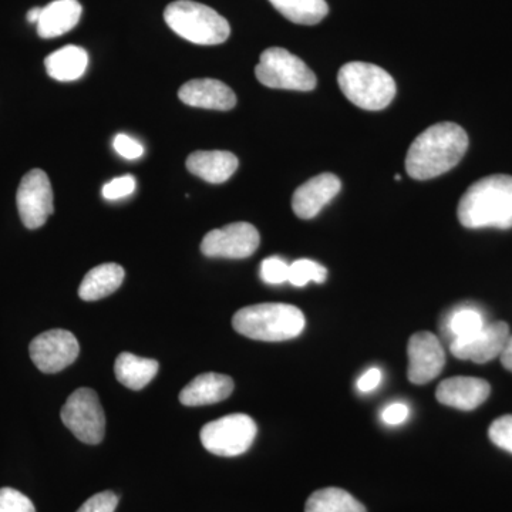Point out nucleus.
Returning a JSON list of instances; mask_svg holds the SVG:
<instances>
[{
	"label": "nucleus",
	"mask_w": 512,
	"mask_h": 512,
	"mask_svg": "<svg viewBox=\"0 0 512 512\" xmlns=\"http://www.w3.org/2000/svg\"><path fill=\"white\" fill-rule=\"evenodd\" d=\"M160 369L157 360L138 357L133 353H120L114 372L117 380L130 390H141L156 377Z\"/></svg>",
	"instance_id": "4be33fe9"
},
{
	"label": "nucleus",
	"mask_w": 512,
	"mask_h": 512,
	"mask_svg": "<svg viewBox=\"0 0 512 512\" xmlns=\"http://www.w3.org/2000/svg\"><path fill=\"white\" fill-rule=\"evenodd\" d=\"M0 512H36L30 498L15 488H0Z\"/></svg>",
	"instance_id": "bb28decb"
},
{
	"label": "nucleus",
	"mask_w": 512,
	"mask_h": 512,
	"mask_svg": "<svg viewBox=\"0 0 512 512\" xmlns=\"http://www.w3.org/2000/svg\"><path fill=\"white\" fill-rule=\"evenodd\" d=\"M20 220L28 229L43 227L55 211L53 190L49 177L43 170H30L20 181L18 195Z\"/></svg>",
	"instance_id": "1a4fd4ad"
},
{
	"label": "nucleus",
	"mask_w": 512,
	"mask_h": 512,
	"mask_svg": "<svg viewBox=\"0 0 512 512\" xmlns=\"http://www.w3.org/2000/svg\"><path fill=\"white\" fill-rule=\"evenodd\" d=\"M289 265L279 256L266 258L261 265V278L265 284L281 285L288 282Z\"/></svg>",
	"instance_id": "cd10ccee"
},
{
	"label": "nucleus",
	"mask_w": 512,
	"mask_h": 512,
	"mask_svg": "<svg viewBox=\"0 0 512 512\" xmlns=\"http://www.w3.org/2000/svg\"><path fill=\"white\" fill-rule=\"evenodd\" d=\"M124 276H126V272H124L123 266L117 264L96 266L84 276L79 288V296L87 302L100 301L120 288Z\"/></svg>",
	"instance_id": "412c9836"
},
{
	"label": "nucleus",
	"mask_w": 512,
	"mask_h": 512,
	"mask_svg": "<svg viewBox=\"0 0 512 512\" xmlns=\"http://www.w3.org/2000/svg\"><path fill=\"white\" fill-rule=\"evenodd\" d=\"M83 8L77 0H55L42 8L37 33L42 39H55L79 25Z\"/></svg>",
	"instance_id": "6ab92c4d"
},
{
	"label": "nucleus",
	"mask_w": 512,
	"mask_h": 512,
	"mask_svg": "<svg viewBox=\"0 0 512 512\" xmlns=\"http://www.w3.org/2000/svg\"><path fill=\"white\" fill-rule=\"evenodd\" d=\"M237 156L229 151H195L187 158V170L210 184L228 181L238 170Z\"/></svg>",
	"instance_id": "a211bd4d"
},
{
	"label": "nucleus",
	"mask_w": 512,
	"mask_h": 512,
	"mask_svg": "<svg viewBox=\"0 0 512 512\" xmlns=\"http://www.w3.org/2000/svg\"><path fill=\"white\" fill-rule=\"evenodd\" d=\"M168 28L194 45H221L231 35L228 20L210 6L192 0H177L164 10Z\"/></svg>",
	"instance_id": "20e7f679"
},
{
	"label": "nucleus",
	"mask_w": 512,
	"mask_h": 512,
	"mask_svg": "<svg viewBox=\"0 0 512 512\" xmlns=\"http://www.w3.org/2000/svg\"><path fill=\"white\" fill-rule=\"evenodd\" d=\"M338 83L342 93L363 110L386 109L396 96V83L376 64L352 62L340 67Z\"/></svg>",
	"instance_id": "39448f33"
},
{
	"label": "nucleus",
	"mask_w": 512,
	"mask_h": 512,
	"mask_svg": "<svg viewBox=\"0 0 512 512\" xmlns=\"http://www.w3.org/2000/svg\"><path fill=\"white\" fill-rule=\"evenodd\" d=\"M410 410L407 404L392 403L383 410L382 419L389 426H399L409 419Z\"/></svg>",
	"instance_id": "473e14b6"
},
{
	"label": "nucleus",
	"mask_w": 512,
	"mask_h": 512,
	"mask_svg": "<svg viewBox=\"0 0 512 512\" xmlns=\"http://www.w3.org/2000/svg\"><path fill=\"white\" fill-rule=\"evenodd\" d=\"M46 72L57 82H74L86 73L89 55L83 47L69 45L46 57Z\"/></svg>",
	"instance_id": "aec40b11"
},
{
	"label": "nucleus",
	"mask_w": 512,
	"mask_h": 512,
	"mask_svg": "<svg viewBox=\"0 0 512 512\" xmlns=\"http://www.w3.org/2000/svg\"><path fill=\"white\" fill-rule=\"evenodd\" d=\"M119 505V497L113 491L93 495L77 512H114Z\"/></svg>",
	"instance_id": "7c9ffc66"
},
{
	"label": "nucleus",
	"mask_w": 512,
	"mask_h": 512,
	"mask_svg": "<svg viewBox=\"0 0 512 512\" xmlns=\"http://www.w3.org/2000/svg\"><path fill=\"white\" fill-rule=\"evenodd\" d=\"M487 325L484 313L477 306H458L446 320V330L450 343L456 340H466L480 332Z\"/></svg>",
	"instance_id": "393cba45"
},
{
	"label": "nucleus",
	"mask_w": 512,
	"mask_h": 512,
	"mask_svg": "<svg viewBox=\"0 0 512 512\" xmlns=\"http://www.w3.org/2000/svg\"><path fill=\"white\" fill-rule=\"evenodd\" d=\"M488 436L495 446L512 454V416H503L491 424Z\"/></svg>",
	"instance_id": "c756f323"
},
{
	"label": "nucleus",
	"mask_w": 512,
	"mask_h": 512,
	"mask_svg": "<svg viewBox=\"0 0 512 512\" xmlns=\"http://www.w3.org/2000/svg\"><path fill=\"white\" fill-rule=\"evenodd\" d=\"M286 19L296 25H318L329 13L325 0H269Z\"/></svg>",
	"instance_id": "b1692460"
},
{
	"label": "nucleus",
	"mask_w": 512,
	"mask_h": 512,
	"mask_svg": "<svg viewBox=\"0 0 512 512\" xmlns=\"http://www.w3.org/2000/svg\"><path fill=\"white\" fill-rule=\"evenodd\" d=\"M113 147L119 156L127 158V160H137L144 154L143 144L127 134H117L114 137Z\"/></svg>",
	"instance_id": "2f4dec72"
},
{
	"label": "nucleus",
	"mask_w": 512,
	"mask_h": 512,
	"mask_svg": "<svg viewBox=\"0 0 512 512\" xmlns=\"http://www.w3.org/2000/svg\"><path fill=\"white\" fill-rule=\"evenodd\" d=\"M342 183L335 174L323 173L302 184L292 197V210L302 220H312L339 194Z\"/></svg>",
	"instance_id": "4468645a"
},
{
	"label": "nucleus",
	"mask_w": 512,
	"mask_h": 512,
	"mask_svg": "<svg viewBox=\"0 0 512 512\" xmlns=\"http://www.w3.org/2000/svg\"><path fill=\"white\" fill-rule=\"evenodd\" d=\"M234 392V380L220 373H204L195 377L180 393L184 406L198 407L224 402Z\"/></svg>",
	"instance_id": "f3484780"
},
{
	"label": "nucleus",
	"mask_w": 512,
	"mask_h": 512,
	"mask_svg": "<svg viewBox=\"0 0 512 512\" xmlns=\"http://www.w3.org/2000/svg\"><path fill=\"white\" fill-rule=\"evenodd\" d=\"M457 215L461 225L470 229L512 228L511 175H490L471 185Z\"/></svg>",
	"instance_id": "f03ea898"
},
{
	"label": "nucleus",
	"mask_w": 512,
	"mask_h": 512,
	"mask_svg": "<svg viewBox=\"0 0 512 512\" xmlns=\"http://www.w3.org/2000/svg\"><path fill=\"white\" fill-rule=\"evenodd\" d=\"M326 278H328V269L311 259H298L289 265L288 282L298 288L308 285L309 282L323 284Z\"/></svg>",
	"instance_id": "a878e982"
},
{
	"label": "nucleus",
	"mask_w": 512,
	"mask_h": 512,
	"mask_svg": "<svg viewBox=\"0 0 512 512\" xmlns=\"http://www.w3.org/2000/svg\"><path fill=\"white\" fill-rule=\"evenodd\" d=\"M136 187V178H134L133 175H123V177L114 178V180L104 184L101 194H103L106 200L116 201L133 194Z\"/></svg>",
	"instance_id": "c85d7f7f"
},
{
	"label": "nucleus",
	"mask_w": 512,
	"mask_h": 512,
	"mask_svg": "<svg viewBox=\"0 0 512 512\" xmlns=\"http://www.w3.org/2000/svg\"><path fill=\"white\" fill-rule=\"evenodd\" d=\"M510 338V326L505 322L487 323L480 332L466 340L450 343V350L457 359L471 360L483 365L503 353L505 343Z\"/></svg>",
	"instance_id": "ddd939ff"
},
{
	"label": "nucleus",
	"mask_w": 512,
	"mask_h": 512,
	"mask_svg": "<svg viewBox=\"0 0 512 512\" xmlns=\"http://www.w3.org/2000/svg\"><path fill=\"white\" fill-rule=\"evenodd\" d=\"M184 104L197 109L228 111L237 106V96L231 87L215 79H195L178 90Z\"/></svg>",
	"instance_id": "dca6fc26"
},
{
	"label": "nucleus",
	"mask_w": 512,
	"mask_h": 512,
	"mask_svg": "<svg viewBox=\"0 0 512 512\" xmlns=\"http://www.w3.org/2000/svg\"><path fill=\"white\" fill-rule=\"evenodd\" d=\"M380 382H382V370L372 367L357 380V389L362 393H370L379 387Z\"/></svg>",
	"instance_id": "72a5a7b5"
},
{
	"label": "nucleus",
	"mask_w": 512,
	"mask_h": 512,
	"mask_svg": "<svg viewBox=\"0 0 512 512\" xmlns=\"http://www.w3.org/2000/svg\"><path fill=\"white\" fill-rule=\"evenodd\" d=\"M467 148L463 127L456 123L434 124L417 136L407 151V174L419 181L439 177L460 163Z\"/></svg>",
	"instance_id": "f257e3e1"
},
{
	"label": "nucleus",
	"mask_w": 512,
	"mask_h": 512,
	"mask_svg": "<svg viewBox=\"0 0 512 512\" xmlns=\"http://www.w3.org/2000/svg\"><path fill=\"white\" fill-rule=\"evenodd\" d=\"M305 512H367L365 505L342 488L329 487L315 491L308 498Z\"/></svg>",
	"instance_id": "5701e85b"
},
{
	"label": "nucleus",
	"mask_w": 512,
	"mask_h": 512,
	"mask_svg": "<svg viewBox=\"0 0 512 512\" xmlns=\"http://www.w3.org/2000/svg\"><path fill=\"white\" fill-rule=\"evenodd\" d=\"M258 427L247 414H229L205 424L201 443L205 450L220 457H237L247 453L254 443Z\"/></svg>",
	"instance_id": "0eeeda50"
},
{
	"label": "nucleus",
	"mask_w": 512,
	"mask_h": 512,
	"mask_svg": "<svg viewBox=\"0 0 512 512\" xmlns=\"http://www.w3.org/2000/svg\"><path fill=\"white\" fill-rule=\"evenodd\" d=\"M261 237L248 222H235L208 232L201 242V252L208 258L244 259L254 255Z\"/></svg>",
	"instance_id": "9b49d317"
},
{
	"label": "nucleus",
	"mask_w": 512,
	"mask_h": 512,
	"mask_svg": "<svg viewBox=\"0 0 512 512\" xmlns=\"http://www.w3.org/2000/svg\"><path fill=\"white\" fill-rule=\"evenodd\" d=\"M29 352L40 372L53 375L72 365L79 356L80 346L69 330L52 329L33 339Z\"/></svg>",
	"instance_id": "9d476101"
},
{
	"label": "nucleus",
	"mask_w": 512,
	"mask_h": 512,
	"mask_svg": "<svg viewBox=\"0 0 512 512\" xmlns=\"http://www.w3.org/2000/svg\"><path fill=\"white\" fill-rule=\"evenodd\" d=\"M256 79L271 89L311 92L318 80L308 64L282 47L266 49L255 67Z\"/></svg>",
	"instance_id": "423d86ee"
},
{
	"label": "nucleus",
	"mask_w": 512,
	"mask_h": 512,
	"mask_svg": "<svg viewBox=\"0 0 512 512\" xmlns=\"http://www.w3.org/2000/svg\"><path fill=\"white\" fill-rule=\"evenodd\" d=\"M409 370L407 377L413 384H427L443 372L446 353L439 338L430 332L414 333L409 340Z\"/></svg>",
	"instance_id": "f8f14e48"
},
{
	"label": "nucleus",
	"mask_w": 512,
	"mask_h": 512,
	"mask_svg": "<svg viewBox=\"0 0 512 512\" xmlns=\"http://www.w3.org/2000/svg\"><path fill=\"white\" fill-rule=\"evenodd\" d=\"M491 393V386L483 379L477 377L457 376L446 379L437 387V400L444 406L454 409L470 410L477 409L488 399Z\"/></svg>",
	"instance_id": "2eb2a0df"
},
{
	"label": "nucleus",
	"mask_w": 512,
	"mask_h": 512,
	"mask_svg": "<svg viewBox=\"0 0 512 512\" xmlns=\"http://www.w3.org/2000/svg\"><path fill=\"white\" fill-rule=\"evenodd\" d=\"M306 320L301 309L286 303H259L238 311L232 326L245 338L262 342H284L298 338Z\"/></svg>",
	"instance_id": "7ed1b4c3"
},
{
	"label": "nucleus",
	"mask_w": 512,
	"mask_h": 512,
	"mask_svg": "<svg viewBox=\"0 0 512 512\" xmlns=\"http://www.w3.org/2000/svg\"><path fill=\"white\" fill-rule=\"evenodd\" d=\"M62 421L76 439L86 444H100L106 433V416L99 396L92 389L82 387L67 399L62 407Z\"/></svg>",
	"instance_id": "6e6552de"
},
{
	"label": "nucleus",
	"mask_w": 512,
	"mask_h": 512,
	"mask_svg": "<svg viewBox=\"0 0 512 512\" xmlns=\"http://www.w3.org/2000/svg\"><path fill=\"white\" fill-rule=\"evenodd\" d=\"M40 15H42V8H33L29 10L28 13V22L36 23L39 22Z\"/></svg>",
	"instance_id": "c9c22d12"
},
{
	"label": "nucleus",
	"mask_w": 512,
	"mask_h": 512,
	"mask_svg": "<svg viewBox=\"0 0 512 512\" xmlns=\"http://www.w3.org/2000/svg\"><path fill=\"white\" fill-rule=\"evenodd\" d=\"M501 363L505 369L510 370L512 373V335L508 338L507 343H505L503 353L500 355Z\"/></svg>",
	"instance_id": "f704fd0d"
},
{
	"label": "nucleus",
	"mask_w": 512,
	"mask_h": 512,
	"mask_svg": "<svg viewBox=\"0 0 512 512\" xmlns=\"http://www.w3.org/2000/svg\"><path fill=\"white\" fill-rule=\"evenodd\" d=\"M394 180L400 181V180H402V177H400V175H396V177H394Z\"/></svg>",
	"instance_id": "e433bc0d"
}]
</instances>
